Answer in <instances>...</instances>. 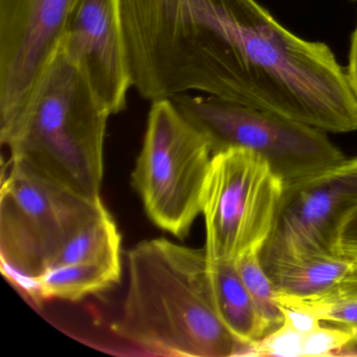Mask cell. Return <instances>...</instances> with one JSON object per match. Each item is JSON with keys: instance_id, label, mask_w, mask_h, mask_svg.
<instances>
[{"instance_id": "3", "label": "cell", "mask_w": 357, "mask_h": 357, "mask_svg": "<svg viewBox=\"0 0 357 357\" xmlns=\"http://www.w3.org/2000/svg\"><path fill=\"white\" fill-rule=\"evenodd\" d=\"M11 165L0 192L1 271L35 302V280L106 208L102 199L77 195L20 165Z\"/></svg>"}, {"instance_id": "16", "label": "cell", "mask_w": 357, "mask_h": 357, "mask_svg": "<svg viewBox=\"0 0 357 357\" xmlns=\"http://www.w3.org/2000/svg\"><path fill=\"white\" fill-rule=\"evenodd\" d=\"M304 333L284 323L258 342L246 344L243 356L303 357Z\"/></svg>"}, {"instance_id": "4", "label": "cell", "mask_w": 357, "mask_h": 357, "mask_svg": "<svg viewBox=\"0 0 357 357\" xmlns=\"http://www.w3.org/2000/svg\"><path fill=\"white\" fill-rule=\"evenodd\" d=\"M213 153L170 99L152 102L131 181L150 220L178 239L202 214Z\"/></svg>"}, {"instance_id": "22", "label": "cell", "mask_w": 357, "mask_h": 357, "mask_svg": "<svg viewBox=\"0 0 357 357\" xmlns=\"http://www.w3.org/2000/svg\"><path fill=\"white\" fill-rule=\"evenodd\" d=\"M349 1H357V0H349Z\"/></svg>"}, {"instance_id": "13", "label": "cell", "mask_w": 357, "mask_h": 357, "mask_svg": "<svg viewBox=\"0 0 357 357\" xmlns=\"http://www.w3.org/2000/svg\"><path fill=\"white\" fill-rule=\"evenodd\" d=\"M121 243L120 231L106 208L68 242L50 268L82 263L121 264Z\"/></svg>"}, {"instance_id": "6", "label": "cell", "mask_w": 357, "mask_h": 357, "mask_svg": "<svg viewBox=\"0 0 357 357\" xmlns=\"http://www.w3.org/2000/svg\"><path fill=\"white\" fill-rule=\"evenodd\" d=\"M284 183L254 152L213 154L202 195L206 256L234 261L260 252L275 223Z\"/></svg>"}, {"instance_id": "18", "label": "cell", "mask_w": 357, "mask_h": 357, "mask_svg": "<svg viewBox=\"0 0 357 357\" xmlns=\"http://www.w3.org/2000/svg\"><path fill=\"white\" fill-rule=\"evenodd\" d=\"M336 254L347 257L357 252V208L342 223L338 233Z\"/></svg>"}, {"instance_id": "11", "label": "cell", "mask_w": 357, "mask_h": 357, "mask_svg": "<svg viewBox=\"0 0 357 357\" xmlns=\"http://www.w3.org/2000/svg\"><path fill=\"white\" fill-rule=\"evenodd\" d=\"M122 275V264L82 263L47 269L34 281L35 302L62 300L78 302L112 288Z\"/></svg>"}, {"instance_id": "7", "label": "cell", "mask_w": 357, "mask_h": 357, "mask_svg": "<svg viewBox=\"0 0 357 357\" xmlns=\"http://www.w3.org/2000/svg\"><path fill=\"white\" fill-rule=\"evenodd\" d=\"M357 208V156L284 185L260 252L267 273L310 257L336 254L338 233Z\"/></svg>"}, {"instance_id": "14", "label": "cell", "mask_w": 357, "mask_h": 357, "mask_svg": "<svg viewBox=\"0 0 357 357\" xmlns=\"http://www.w3.org/2000/svg\"><path fill=\"white\" fill-rule=\"evenodd\" d=\"M235 265L266 326L267 334L281 327L284 315L278 303L279 290L263 267L260 252H248L236 260Z\"/></svg>"}, {"instance_id": "19", "label": "cell", "mask_w": 357, "mask_h": 357, "mask_svg": "<svg viewBox=\"0 0 357 357\" xmlns=\"http://www.w3.org/2000/svg\"><path fill=\"white\" fill-rule=\"evenodd\" d=\"M347 79L351 91L357 101V24L351 35L349 49L348 66L346 68Z\"/></svg>"}, {"instance_id": "8", "label": "cell", "mask_w": 357, "mask_h": 357, "mask_svg": "<svg viewBox=\"0 0 357 357\" xmlns=\"http://www.w3.org/2000/svg\"><path fill=\"white\" fill-rule=\"evenodd\" d=\"M77 0H0V139L59 49Z\"/></svg>"}, {"instance_id": "17", "label": "cell", "mask_w": 357, "mask_h": 357, "mask_svg": "<svg viewBox=\"0 0 357 357\" xmlns=\"http://www.w3.org/2000/svg\"><path fill=\"white\" fill-rule=\"evenodd\" d=\"M355 340L354 332L340 326H319L304 334L303 357L333 356L337 351Z\"/></svg>"}, {"instance_id": "12", "label": "cell", "mask_w": 357, "mask_h": 357, "mask_svg": "<svg viewBox=\"0 0 357 357\" xmlns=\"http://www.w3.org/2000/svg\"><path fill=\"white\" fill-rule=\"evenodd\" d=\"M352 261L337 254L310 257L268 273L278 290L298 298L328 294L352 271Z\"/></svg>"}, {"instance_id": "15", "label": "cell", "mask_w": 357, "mask_h": 357, "mask_svg": "<svg viewBox=\"0 0 357 357\" xmlns=\"http://www.w3.org/2000/svg\"><path fill=\"white\" fill-rule=\"evenodd\" d=\"M319 321L350 329L357 340V271H352L334 289L312 298H300Z\"/></svg>"}, {"instance_id": "21", "label": "cell", "mask_w": 357, "mask_h": 357, "mask_svg": "<svg viewBox=\"0 0 357 357\" xmlns=\"http://www.w3.org/2000/svg\"><path fill=\"white\" fill-rule=\"evenodd\" d=\"M346 258H349L351 261H352L353 267H354V269H356L357 271V252L356 254L349 255V256H347Z\"/></svg>"}, {"instance_id": "10", "label": "cell", "mask_w": 357, "mask_h": 357, "mask_svg": "<svg viewBox=\"0 0 357 357\" xmlns=\"http://www.w3.org/2000/svg\"><path fill=\"white\" fill-rule=\"evenodd\" d=\"M208 275L217 314L229 332L243 344L258 342L267 335L266 326L235 262L208 258Z\"/></svg>"}, {"instance_id": "20", "label": "cell", "mask_w": 357, "mask_h": 357, "mask_svg": "<svg viewBox=\"0 0 357 357\" xmlns=\"http://www.w3.org/2000/svg\"><path fill=\"white\" fill-rule=\"evenodd\" d=\"M336 357H357V340H352L350 344L335 353Z\"/></svg>"}, {"instance_id": "2", "label": "cell", "mask_w": 357, "mask_h": 357, "mask_svg": "<svg viewBox=\"0 0 357 357\" xmlns=\"http://www.w3.org/2000/svg\"><path fill=\"white\" fill-rule=\"evenodd\" d=\"M110 116L59 47L0 142L9 147L14 164L77 195L101 199Z\"/></svg>"}, {"instance_id": "5", "label": "cell", "mask_w": 357, "mask_h": 357, "mask_svg": "<svg viewBox=\"0 0 357 357\" xmlns=\"http://www.w3.org/2000/svg\"><path fill=\"white\" fill-rule=\"evenodd\" d=\"M170 100L206 137L213 154L229 149L254 152L284 185L344 160L325 131L277 112L214 96L181 93Z\"/></svg>"}, {"instance_id": "9", "label": "cell", "mask_w": 357, "mask_h": 357, "mask_svg": "<svg viewBox=\"0 0 357 357\" xmlns=\"http://www.w3.org/2000/svg\"><path fill=\"white\" fill-rule=\"evenodd\" d=\"M59 47L85 75L112 116L125 109L131 78L122 0H77Z\"/></svg>"}, {"instance_id": "1", "label": "cell", "mask_w": 357, "mask_h": 357, "mask_svg": "<svg viewBox=\"0 0 357 357\" xmlns=\"http://www.w3.org/2000/svg\"><path fill=\"white\" fill-rule=\"evenodd\" d=\"M128 286L116 335L173 356H240L239 342L213 302L206 248L165 238L145 240L127 252Z\"/></svg>"}]
</instances>
